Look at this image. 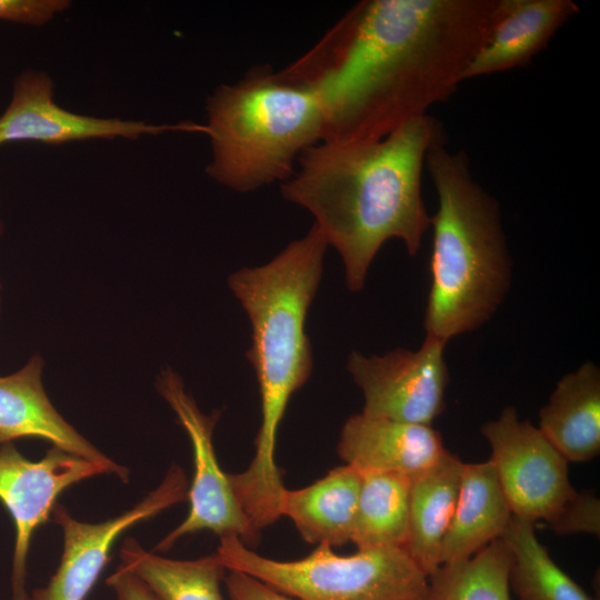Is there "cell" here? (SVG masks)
I'll use <instances>...</instances> for the list:
<instances>
[{
  "mask_svg": "<svg viewBox=\"0 0 600 600\" xmlns=\"http://www.w3.org/2000/svg\"><path fill=\"white\" fill-rule=\"evenodd\" d=\"M500 3L363 0L279 71L318 99L322 141L378 140L453 94Z\"/></svg>",
  "mask_w": 600,
  "mask_h": 600,
  "instance_id": "1",
  "label": "cell"
},
{
  "mask_svg": "<svg viewBox=\"0 0 600 600\" xmlns=\"http://www.w3.org/2000/svg\"><path fill=\"white\" fill-rule=\"evenodd\" d=\"M446 142L439 120L424 114L367 141H320L299 157L280 184L282 197L308 210L343 263L351 292L363 289L382 246L400 240L418 254L430 228L421 182L428 151Z\"/></svg>",
  "mask_w": 600,
  "mask_h": 600,
  "instance_id": "2",
  "label": "cell"
},
{
  "mask_svg": "<svg viewBox=\"0 0 600 600\" xmlns=\"http://www.w3.org/2000/svg\"><path fill=\"white\" fill-rule=\"evenodd\" d=\"M327 247L313 224L269 262L242 268L228 279L251 323L252 344L246 357L253 367L261 402L254 457L244 471L229 479L242 508L253 516L276 513L287 489L276 463L277 436L291 397L312 371L306 320Z\"/></svg>",
  "mask_w": 600,
  "mask_h": 600,
  "instance_id": "3",
  "label": "cell"
},
{
  "mask_svg": "<svg viewBox=\"0 0 600 600\" xmlns=\"http://www.w3.org/2000/svg\"><path fill=\"white\" fill-rule=\"evenodd\" d=\"M438 198L426 336L448 343L484 324L504 301L512 260L498 201L477 182L463 150L433 146L426 164Z\"/></svg>",
  "mask_w": 600,
  "mask_h": 600,
  "instance_id": "4",
  "label": "cell"
},
{
  "mask_svg": "<svg viewBox=\"0 0 600 600\" xmlns=\"http://www.w3.org/2000/svg\"><path fill=\"white\" fill-rule=\"evenodd\" d=\"M207 174L247 193L288 180L300 154L322 141L324 116L316 96L270 66H257L208 97Z\"/></svg>",
  "mask_w": 600,
  "mask_h": 600,
  "instance_id": "5",
  "label": "cell"
},
{
  "mask_svg": "<svg viewBox=\"0 0 600 600\" xmlns=\"http://www.w3.org/2000/svg\"><path fill=\"white\" fill-rule=\"evenodd\" d=\"M216 554L226 570L247 573L298 600H417L429 594V577L403 548L340 556L319 544L304 558L279 561L226 536Z\"/></svg>",
  "mask_w": 600,
  "mask_h": 600,
  "instance_id": "6",
  "label": "cell"
},
{
  "mask_svg": "<svg viewBox=\"0 0 600 600\" xmlns=\"http://www.w3.org/2000/svg\"><path fill=\"white\" fill-rule=\"evenodd\" d=\"M156 388L189 437L194 473L187 494L190 504L186 519L157 544L154 551H168L180 538L201 530H210L219 538L236 536L247 547L254 546L260 532L242 510L229 473L221 469L216 456L212 437L220 412L203 413L186 391L182 379L169 367L158 374Z\"/></svg>",
  "mask_w": 600,
  "mask_h": 600,
  "instance_id": "7",
  "label": "cell"
},
{
  "mask_svg": "<svg viewBox=\"0 0 600 600\" xmlns=\"http://www.w3.org/2000/svg\"><path fill=\"white\" fill-rule=\"evenodd\" d=\"M512 514L534 523L551 521L576 494L569 461L512 406L480 428Z\"/></svg>",
  "mask_w": 600,
  "mask_h": 600,
  "instance_id": "8",
  "label": "cell"
},
{
  "mask_svg": "<svg viewBox=\"0 0 600 600\" xmlns=\"http://www.w3.org/2000/svg\"><path fill=\"white\" fill-rule=\"evenodd\" d=\"M446 344L426 336L417 350L396 348L382 356L352 351L347 370L362 391L361 412L431 426L446 408Z\"/></svg>",
  "mask_w": 600,
  "mask_h": 600,
  "instance_id": "9",
  "label": "cell"
},
{
  "mask_svg": "<svg viewBox=\"0 0 600 600\" xmlns=\"http://www.w3.org/2000/svg\"><path fill=\"white\" fill-rule=\"evenodd\" d=\"M99 474H114L123 481L116 469L53 446L37 461L24 458L12 442L0 447V501L16 531L12 600H30L26 589L30 544L37 529L50 519L58 497L71 486Z\"/></svg>",
  "mask_w": 600,
  "mask_h": 600,
  "instance_id": "10",
  "label": "cell"
},
{
  "mask_svg": "<svg viewBox=\"0 0 600 600\" xmlns=\"http://www.w3.org/2000/svg\"><path fill=\"white\" fill-rule=\"evenodd\" d=\"M188 489L183 470L173 464L154 490L128 511L106 521H80L57 503L51 516L62 529L61 560L48 583L32 591L31 600H86L107 566L117 539L137 523L187 500Z\"/></svg>",
  "mask_w": 600,
  "mask_h": 600,
  "instance_id": "11",
  "label": "cell"
},
{
  "mask_svg": "<svg viewBox=\"0 0 600 600\" xmlns=\"http://www.w3.org/2000/svg\"><path fill=\"white\" fill-rule=\"evenodd\" d=\"M168 131L202 132L204 124H153L139 120L97 118L60 107L46 72L28 70L13 82L11 100L0 116V146L13 141L59 144L91 139H138Z\"/></svg>",
  "mask_w": 600,
  "mask_h": 600,
  "instance_id": "12",
  "label": "cell"
},
{
  "mask_svg": "<svg viewBox=\"0 0 600 600\" xmlns=\"http://www.w3.org/2000/svg\"><path fill=\"white\" fill-rule=\"evenodd\" d=\"M339 457L361 473L392 472L413 478L447 451L440 432L363 412L349 417L337 446Z\"/></svg>",
  "mask_w": 600,
  "mask_h": 600,
  "instance_id": "13",
  "label": "cell"
},
{
  "mask_svg": "<svg viewBox=\"0 0 600 600\" xmlns=\"http://www.w3.org/2000/svg\"><path fill=\"white\" fill-rule=\"evenodd\" d=\"M41 356H32L18 371L0 377V447L19 438L47 440L68 453L109 466L129 481L128 468L116 463L79 433L48 398Z\"/></svg>",
  "mask_w": 600,
  "mask_h": 600,
  "instance_id": "14",
  "label": "cell"
},
{
  "mask_svg": "<svg viewBox=\"0 0 600 600\" xmlns=\"http://www.w3.org/2000/svg\"><path fill=\"white\" fill-rule=\"evenodd\" d=\"M578 12L579 6L571 0H501L498 17L462 81L527 66Z\"/></svg>",
  "mask_w": 600,
  "mask_h": 600,
  "instance_id": "15",
  "label": "cell"
},
{
  "mask_svg": "<svg viewBox=\"0 0 600 600\" xmlns=\"http://www.w3.org/2000/svg\"><path fill=\"white\" fill-rule=\"evenodd\" d=\"M541 433L569 462L600 452V369L588 360L558 380L539 411Z\"/></svg>",
  "mask_w": 600,
  "mask_h": 600,
  "instance_id": "16",
  "label": "cell"
},
{
  "mask_svg": "<svg viewBox=\"0 0 600 600\" xmlns=\"http://www.w3.org/2000/svg\"><path fill=\"white\" fill-rule=\"evenodd\" d=\"M512 517L492 462H463L456 509L441 547V566L468 559L501 539Z\"/></svg>",
  "mask_w": 600,
  "mask_h": 600,
  "instance_id": "17",
  "label": "cell"
},
{
  "mask_svg": "<svg viewBox=\"0 0 600 600\" xmlns=\"http://www.w3.org/2000/svg\"><path fill=\"white\" fill-rule=\"evenodd\" d=\"M362 474L343 464L300 489H286L280 514L306 542L339 547L351 540Z\"/></svg>",
  "mask_w": 600,
  "mask_h": 600,
  "instance_id": "18",
  "label": "cell"
},
{
  "mask_svg": "<svg viewBox=\"0 0 600 600\" xmlns=\"http://www.w3.org/2000/svg\"><path fill=\"white\" fill-rule=\"evenodd\" d=\"M462 464L447 450L434 464L411 479L404 550L428 577L441 566V547L456 509Z\"/></svg>",
  "mask_w": 600,
  "mask_h": 600,
  "instance_id": "19",
  "label": "cell"
},
{
  "mask_svg": "<svg viewBox=\"0 0 600 600\" xmlns=\"http://www.w3.org/2000/svg\"><path fill=\"white\" fill-rule=\"evenodd\" d=\"M121 566L138 577L159 600H223L226 568L216 553L193 560L146 551L133 538L120 550Z\"/></svg>",
  "mask_w": 600,
  "mask_h": 600,
  "instance_id": "20",
  "label": "cell"
},
{
  "mask_svg": "<svg viewBox=\"0 0 600 600\" xmlns=\"http://www.w3.org/2000/svg\"><path fill=\"white\" fill-rule=\"evenodd\" d=\"M361 474L350 541L358 550L404 549L409 534L411 478L392 472Z\"/></svg>",
  "mask_w": 600,
  "mask_h": 600,
  "instance_id": "21",
  "label": "cell"
},
{
  "mask_svg": "<svg viewBox=\"0 0 600 600\" xmlns=\"http://www.w3.org/2000/svg\"><path fill=\"white\" fill-rule=\"evenodd\" d=\"M501 539L512 552L509 584L519 600H594L553 561L534 523L513 516Z\"/></svg>",
  "mask_w": 600,
  "mask_h": 600,
  "instance_id": "22",
  "label": "cell"
},
{
  "mask_svg": "<svg viewBox=\"0 0 600 600\" xmlns=\"http://www.w3.org/2000/svg\"><path fill=\"white\" fill-rule=\"evenodd\" d=\"M512 552L498 539L468 559L440 566L429 576V600H511Z\"/></svg>",
  "mask_w": 600,
  "mask_h": 600,
  "instance_id": "23",
  "label": "cell"
},
{
  "mask_svg": "<svg viewBox=\"0 0 600 600\" xmlns=\"http://www.w3.org/2000/svg\"><path fill=\"white\" fill-rule=\"evenodd\" d=\"M558 534H600V500L592 490L576 492L547 523Z\"/></svg>",
  "mask_w": 600,
  "mask_h": 600,
  "instance_id": "24",
  "label": "cell"
},
{
  "mask_svg": "<svg viewBox=\"0 0 600 600\" xmlns=\"http://www.w3.org/2000/svg\"><path fill=\"white\" fill-rule=\"evenodd\" d=\"M70 6L69 0H0V20L40 27Z\"/></svg>",
  "mask_w": 600,
  "mask_h": 600,
  "instance_id": "25",
  "label": "cell"
},
{
  "mask_svg": "<svg viewBox=\"0 0 600 600\" xmlns=\"http://www.w3.org/2000/svg\"><path fill=\"white\" fill-rule=\"evenodd\" d=\"M223 582L231 600H293L264 582L240 571H229Z\"/></svg>",
  "mask_w": 600,
  "mask_h": 600,
  "instance_id": "26",
  "label": "cell"
},
{
  "mask_svg": "<svg viewBox=\"0 0 600 600\" xmlns=\"http://www.w3.org/2000/svg\"><path fill=\"white\" fill-rule=\"evenodd\" d=\"M106 583L113 591L116 600H159L138 577L121 564L108 577Z\"/></svg>",
  "mask_w": 600,
  "mask_h": 600,
  "instance_id": "27",
  "label": "cell"
},
{
  "mask_svg": "<svg viewBox=\"0 0 600 600\" xmlns=\"http://www.w3.org/2000/svg\"><path fill=\"white\" fill-rule=\"evenodd\" d=\"M3 230H4L3 222H2V220L0 219V237H1V234L3 233ZM0 291H1V286H0Z\"/></svg>",
  "mask_w": 600,
  "mask_h": 600,
  "instance_id": "28",
  "label": "cell"
},
{
  "mask_svg": "<svg viewBox=\"0 0 600 600\" xmlns=\"http://www.w3.org/2000/svg\"><path fill=\"white\" fill-rule=\"evenodd\" d=\"M417 600H429V594L426 598L417 599Z\"/></svg>",
  "mask_w": 600,
  "mask_h": 600,
  "instance_id": "29",
  "label": "cell"
}]
</instances>
